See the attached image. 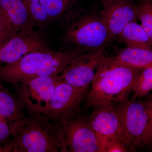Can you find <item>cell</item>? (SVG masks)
Listing matches in <instances>:
<instances>
[{
	"label": "cell",
	"instance_id": "cell-1",
	"mask_svg": "<svg viewBox=\"0 0 152 152\" xmlns=\"http://www.w3.org/2000/svg\"><path fill=\"white\" fill-rule=\"evenodd\" d=\"M143 69L125 65L114 57H106L98 66L85 102L86 108L98 104L120 103L129 100Z\"/></svg>",
	"mask_w": 152,
	"mask_h": 152
},
{
	"label": "cell",
	"instance_id": "cell-2",
	"mask_svg": "<svg viewBox=\"0 0 152 152\" xmlns=\"http://www.w3.org/2000/svg\"><path fill=\"white\" fill-rule=\"evenodd\" d=\"M12 126L10 152H64L58 124L45 116L28 114Z\"/></svg>",
	"mask_w": 152,
	"mask_h": 152
},
{
	"label": "cell",
	"instance_id": "cell-3",
	"mask_svg": "<svg viewBox=\"0 0 152 152\" xmlns=\"http://www.w3.org/2000/svg\"><path fill=\"white\" fill-rule=\"evenodd\" d=\"M85 53L77 48L68 52L29 53L15 62L0 67V80L15 85L38 77L58 76L73 60Z\"/></svg>",
	"mask_w": 152,
	"mask_h": 152
},
{
	"label": "cell",
	"instance_id": "cell-4",
	"mask_svg": "<svg viewBox=\"0 0 152 152\" xmlns=\"http://www.w3.org/2000/svg\"><path fill=\"white\" fill-rule=\"evenodd\" d=\"M64 40L87 53L105 49L113 40L100 12L77 11L67 20Z\"/></svg>",
	"mask_w": 152,
	"mask_h": 152
},
{
	"label": "cell",
	"instance_id": "cell-5",
	"mask_svg": "<svg viewBox=\"0 0 152 152\" xmlns=\"http://www.w3.org/2000/svg\"><path fill=\"white\" fill-rule=\"evenodd\" d=\"M60 80L58 75L43 76L19 82L15 85L17 96L28 114L45 115Z\"/></svg>",
	"mask_w": 152,
	"mask_h": 152
},
{
	"label": "cell",
	"instance_id": "cell-6",
	"mask_svg": "<svg viewBox=\"0 0 152 152\" xmlns=\"http://www.w3.org/2000/svg\"><path fill=\"white\" fill-rule=\"evenodd\" d=\"M64 145V152H101L99 139L89 119L80 111L58 123Z\"/></svg>",
	"mask_w": 152,
	"mask_h": 152
},
{
	"label": "cell",
	"instance_id": "cell-7",
	"mask_svg": "<svg viewBox=\"0 0 152 152\" xmlns=\"http://www.w3.org/2000/svg\"><path fill=\"white\" fill-rule=\"evenodd\" d=\"M118 104L124 129L121 142L129 151H135L143 147L144 135L148 121L145 103L129 99Z\"/></svg>",
	"mask_w": 152,
	"mask_h": 152
},
{
	"label": "cell",
	"instance_id": "cell-8",
	"mask_svg": "<svg viewBox=\"0 0 152 152\" xmlns=\"http://www.w3.org/2000/svg\"><path fill=\"white\" fill-rule=\"evenodd\" d=\"M90 124L99 139L101 152L110 142L121 141L124 135L122 121L119 111L114 103L93 106Z\"/></svg>",
	"mask_w": 152,
	"mask_h": 152
},
{
	"label": "cell",
	"instance_id": "cell-9",
	"mask_svg": "<svg viewBox=\"0 0 152 152\" xmlns=\"http://www.w3.org/2000/svg\"><path fill=\"white\" fill-rule=\"evenodd\" d=\"M88 89V87L74 86L61 80L56 86L45 116L58 123L78 113L86 99Z\"/></svg>",
	"mask_w": 152,
	"mask_h": 152
},
{
	"label": "cell",
	"instance_id": "cell-10",
	"mask_svg": "<svg viewBox=\"0 0 152 152\" xmlns=\"http://www.w3.org/2000/svg\"><path fill=\"white\" fill-rule=\"evenodd\" d=\"M53 51L40 34L34 30L24 31L14 36L0 47V62L11 64L32 52Z\"/></svg>",
	"mask_w": 152,
	"mask_h": 152
},
{
	"label": "cell",
	"instance_id": "cell-11",
	"mask_svg": "<svg viewBox=\"0 0 152 152\" xmlns=\"http://www.w3.org/2000/svg\"><path fill=\"white\" fill-rule=\"evenodd\" d=\"M105 49L88 52L74 59L59 75L61 80L77 87H89L98 66L104 58Z\"/></svg>",
	"mask_w": 152,
	"mask_h": 152
},
{
	"label": "cell",
	"instance_id": "cell-12",
	"mask_svg": "<svg viewBox=\"0 0 152 152\" xmlns=\"http://www.w3.org/2000/svg\"><path fill=\"white\" fill-rule=\"evenodd\" d=\"M112 39L118 37L127 25L136 21V4L133 0H104L99 12Z\"/></svg>",
	"mask_w": 152,
	"mask_h": 152
},
{
	"label": "cell",
	"instance_id": "cell-13",
	"mask_svg": "<svg viewBox=\"0 0 152 152\" xmlns=\"http://www.w3.org/2000/svg\"><path fill=\"white\" fill-rule=\"evenodd\" d=\"M0 14L15 35L34 30V25L23 0H0Z\"/></svg>",
	"mask_w": 152,
	"mask_h": 152
},
{
	"label": "cell",
	"instance_id": "cell-14",
	"mask_svg": "<svg viewBox=\"0 0 152 152\" xmlns=\"http://www.w3.org/2000/svg\"><path fill=\"white\" fill-rule=\"evenodd\" d=\"M25 110L18 97L0 84V116L13 125L26 118Z\"/></svg>",
	"mask_w": 152,
	"mask_h": 152
},
{
	"label": "cell",
	"instance_id": "cell-15",
	"mask_svg": "<svg viewBox=\"0 0 152 152\" xmlns=\"http://www.w3.org/2000/svg\"><path fill=\"white\" fill-rule=\"evenodd\" d=\"M117 61L133 67L145 69L152 67V50L127 47L114 57Z\"/></svg>",
	"mask_w": 152,
	"mask_h": 152
},
{
	"label": "cell",
	"instance_id": "cell-16",
	"mask_svg": "<svg viewBox=\"0 0 152 152\" xmlns=\"http://www.w3.org/2000/svg\"><path fill=\"white\" fill-rule=\"evenodd\" d=\"M127 47L152 50V40L141 25L136 21L129 23L118 36Z\"/></svg>",
	"mask_w": 152,
	"mask_h": 152
},
{
	"label": "cell",
	"instance_id": "cell-17",
	"mask_svg": "<svg viewBox=\"0 0 152 152\" xmlns=\"http://www.w3.org/2000/svg\"><path fill=\"white\" fill-rule=\"evenodd\" d=\"M152 90V67L143 69L135 83L132 93V100L142 98Z\"/></svg>",
	"mask_w": 152,
	"mask_h": 152
},
{
	"label": "cell",
	"instance_id": "cell-18",
	"mask_svg": "<svg viewBox=\"0 0 152 152\" xmlns=\"http://www.w3.org/2000/svg\"><path fill=\"white\" fill-rule=\"evenodd\" d=\"M136 9L137 18L152 40V0H140Z\"/></svg>",
	"mask_w": 152,
	"mask_h": 152
},
{
	"label": "cell",
	"instance_id": "cell-19",
	"mask_svg": "<svg viewBox=\"0 0 152 152\" xmlns=\"http://www.w3.org/2000/svg\"><path fill=\"white\" fill-rule=\"evenodd\" d=\"M52 21L59 19L73 4L70 0H39Z\"/></svg>",
	"mask_w": 152,
	"mask_h": 152
},
{
	"label": "cell",
	"instance_id": "cell-20",
	"mask_svg": "<svg viewBox=\"0 0 152 152\" xmlns=\"http://www.w3.org/2000/svg\"><path fill=\"white\" fill-rule=\"evenodd\" d=\"M30 19L34 25L43 26L52 21L40 2H23Z\"/></svg>",
	"mask_w": 152,
	"mask_h": 152
},
{
	"label": "cell",
	"instance_id": "cell-21",
	"mask_svg": "<svg viewBox=\"0 0 152 152\" xmlns=\"http://www.w3.org/2000/svg\"><path fill=\"white\" fill-rule=\"evenodd\" d=\"M145 104L148 115V121L144 135L143 147L147 145L152 146V98Z\"/></svg>",
	"mask_w": 152,
	"mask_h": 152
},
{
	"label": "cell",
	"instance_id": "cell-22",
	"mask_svg": "<svg viewBox=\"0 0 152 152\" xmlns=\"http://www.w3.org/2000/svg\"><path fill=\"white\" fill-rule=\"evenodd\" d=\"M15 35L10 27L0 14V47Z\"/></svg>",
	"mask_w": 152,
	"mask_h": 152
},
{
	"label": "cell",
	"instance_id": "cell-23",
	"mask_svg": "<svg viewBox=\"0 0 152 152\" xmlns=\"http://www.w3.org/2000/svg\"><path fill=\"white\" fill-rule=\"evenodd\" d=\"M12 134V125L0 116V142L7 140Z\"/></svg>",
	"mask_w": 152,
	"mask_h": 152
},
{
	"label": "cell",
	"instance_id": "cell-24",
	"mask_svg": "<svg viewBox=\"0 0 152 152\" xmlns=\"http://www.w3.org/2000/svg\"><path fill=\"white\" fill-rule=\"evenodd\" d=\"M129 151L127 148L120 141H114L108 144L103 150L102 152H126Z\"/></svg>",
	"mask_w": 152,
	"mask_h": 152
},
{
	"label": "cell",
	"instance_id": "cell-25",
	"mask_svg": "<svg viewBox=\"0 0 152 152\" xmlns=\"http://www.w3.org/2000/svg\"><path fill=\"white\" fill-rule=\"evenodd\" d=\"M23 2H40L39 0H23Z\"/></svg>",
	"mask_w": 152,
	"mask_h": 152
},
{
	"label": "cell",
	"instance_id": "cell-26",
	"mask_svg": "<svg viewBox=\"0 0 152 152\" xmlns=\"http://www.w3.org/2000/svg\"><path fill=\"white\" fill-rule=\"evenodd\" d=\"M4 148H2L0 146V152H4Z\"/></svg>",
	"mask_w": 152,
	"mask_h": 152
},
{
	"label": "cell",
	"instance_id": "cell-27",
	"mask_svg": "<svg viewBox=\"0 0 152 152\" xmlns=\"http://www.w3.org/2000/svg\"><path fill=\"white\" fill-rule=\"evenodd\" d=\"M70 1H72V2L73 3V4H75V2L77 1H79V0H70Z\"/></svg>",
	"mask_w": 152,
	"mask_h": 152
}]
</instances>
